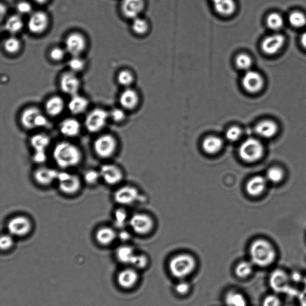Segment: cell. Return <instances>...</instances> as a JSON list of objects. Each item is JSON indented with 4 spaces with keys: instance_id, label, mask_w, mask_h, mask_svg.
I'll list each match as a JSON object with an SVG mask.
<instances>
[{
    "instance_id": "obj_13",
    "label": "cell",
    "mask_w": 306,
    "mask_h": 306,
    "mask_svg": "<svg viewBox=\"0 0 306 306\" xmlns=\"http://www.w3.org/2000/svg\"><path fill=\"white\" fill-rule=\"evenodd\" d=\"M269 285L277 293H283L290 290V278L288 274L282 270H275L271 273Z\"/></svg>"
},
{
    "instance_id": "obj_4",
    "label": "cell",
    "mask_w": 306,
    "mask_h": 306,
    "mask_svg": "<svg viewBox=\"0 0 306 306\" xmlns=\"http://www.w3.org/2000/svg\"><path fill=\"white\" fill-rule=\"evenodd\" d=\"M21 124L25 129L32 130L34 129L44 128L48 124V121L38 108L31 107L27 108L21 114Z\"/></svg>"
},
{
    "instance_id": "obj_29",
    "label": "cell",
    "mask_w": 306,
    "mask_h": 306,
    "mask_svg": "<svg viewBox=\"0 0 306 306\" xmlns=\"http://www.w3.org/2000/svg\"><path fill=\"white\" fill-rule=\"evenodd\" d=\"M88 105V100L85 97L77 94L72 96L68 104V108L71 113L77 115L84 113L87 110Z\"/></svg>"
},
{
    "instance_id": "obj_49",
    "label": "cell",
    "mask_w": 306,
    "mask_h": 306,
    "mask_svg": "<svg viewBox=\"0 0 306 306\" xmlns=\"http://www.w3.org/2000/svg\"><path fill=\"white\" fill-rule=\"evenodd\" d=\"M14 240L10 234H2L0 239V248L2 251H7L13 247Z\"/></svg>"
},
{
    "instance_id": "obj_20",
    "label": "cell",
    "mask_w": 306,
    "mask_h": 306,
    "mask_svg": "<svg viewBox=\"0 0 306 306\" xmlns=\"http://www.w3.org/2000/svg\"><path fill=\"white\" fill-rule=\"evenodd\" d=\"M117 281L120 287L129 290L137 284L139 281V274L135 268H125L120 271L117 277Z\"/></svg>"
},
{
    "instance_id": "obj_51",
    "label": "cell",
    "mask_w": 306,
    "mask_h": 306,
    "mask_svg": "<svg viewBox=\"0 0 306 306\" xmlns=\"http://www.w3.org/2000/svg\"><path fill=\"white\" fill-rule=\"evenodd\" d=\"M65 50L61 47H56L52 48L50 52V57L54 61H61L64 58Z\"/></svg>"
},
{
    "instance_id": "obj_57",
    "label": "cell",
    "mask_w": 306,
    "mask_h": 306,
    "mask_svg": "<svg viewBox=\"0 0 306 306\" xmlns=\"http://www.w3.org/2000/svg\"><path fill=\"white\" fill-rule=\"evenodd\" d=\"M300 42H301L303 47L306 49V32L303 33L300 39Z\"/></svg>"
},
{
    "instance_id": "obj_41",
    "label": "cell",
    "mask_w": 306,
    "mask_h": 306,
    "mask_svg": "<svg viewBox=\"0 0 306 306\" xmlns=\"http://www.w3.org/2000/svg\"><path fill=\"white\" fill-rule=\"evenodd\" d=\"M4 47L7 53L16 54L21 49V42L16 37H9L4 41Z\"/></svg>"
},
{
    "instance_id": "obj_12",
    "label": "cell",
    "mask_w": 306,
    "mask_h": 306,
    "mask_svg": "<svg viewBox=\"0 0 306 306\" xmlns=\"http://www.w3.org/2000/svg\"><path fill=\"white\" fill-rule=\"evenodd\" d=\"M99 173L103 181L110 185L119 184L124 178V174L121 168L114 164L103 165L100 168Z\"/></svg>"
},
{
    "instance_id": "obj_44",
    "label": "cell",
    "mask_w": 306,
    "mask_h": 306,
    "mask_svg": "<svg viewBox=\"0 0 306 306\" xmlns=\"http://www.w3.org/2000/svg\"><path fill=\"white\" fill-rule=\"evenodd\" d=\"M68 66L71 71L76 73L84 69L85 62L79 56H73V58L68 62Z\"/></svg>"
},
{
    "instance_id": "obj_5",
    "label": "cell",
    "mask_w": 306,
    "mask_h": 306,
    "mask_svg": "<svg viewBox=\"0 0 306 306\" xmlns=\"http://www.w3.org/2000/svg\"><path fill=\"white\" fill-rule=\"evenodd\" d=\"M264 148L258 140L250 138L246 140L240 147V157L245 162H254L262 158Z\"/></svg>"
},
{
    "instance_id": "obj_58",
    "label": "cell",
    "mask_w": 306,
    "mask_h": 306,
    "mask_svg": "<svg viewBox=\"0 0 306 306\" xmlns=\"http://www.w3.org/2000/svg\"><path fill=\"white\" fill-rule=\"evenodd\" d=\"M6 13V10H5V7L4 5L1 4V16H3L4 14Z\"/></svg>"
},
{
    "instance_id": "obj_2",
    "label": "cell",
    "mask_w": 306,
    "mask_h": 306,
    "mask_svg": "<svg viewBox=\"0 0 306 306\" xmlns=\"http://www.w3.org/2000/svg\"><path fill=\"white\" fill-rule=\"evenodd\" d=\"M251 262L259 267H265L272 264L276 259V252L269 242L259 239L250 248Z\"/></svg>"
},
{
    "instance_id": "obj_30",
    "label": "cell",
    "mask_w": 306,
    "mask_h": 306,
    "mask_svg": "<svg viewBox=\"0 0 306 306\" xmlns=\"http://www.w3.org/2000/svg\"><path fill=\"white\" fill-rule=\"evenodd\" d=\"M277 131V125L275 123L272 121H262L257 124L256 127V133L263 138H271V137L275 135Z\"/></svg>"
},
{
    "instance_id": "obj_39",
    "label": "cell",
    "mask_w": 306,
    "mask_h": 306,
    "mask_svg": "<svg viewBox=\"0 0 306 306\" xmlns=\"http://www.w3.org/2000/svg\"><path fill=\"white\" fill-rule=\"evenodd\" d=\"M289 22L293 27L301 28L306 25V16L300 11H293L289 16Z\"/></svg>"
},
{
    "instance_id": "obj_14",
    "label": "cell",
    "mask_w": 306,
    "mask_h": 306,
    "mask_svg": "<svg viewBox=\"0 0 306 306\" xmlns=\"http://www.w3.org/2000/svg\"><path fill=\"white\" fill-rule=\"evenodd\" d=\"M66 49L73 56H79L87 47L85 37L79 33L68 36L65 41Z\"/></svg>"
},
{
    "instance_id": "obj_37",
    "label": "cell",
    "mask_w": 306,
    "mask_h": 306,
    "mask_svg": "<svg viewBox=\"0 0 306 306\" xmlns=\"http://www.w3.org/2000/svg\"><path fill=\"white\" fill-rule=\"evenodd\" d=\"M234 64L239 70L247 72L251 70L253 64V59L247 53L238 54L234 59Z\"/></svg>"
},
{
    "instance_id": "obj_35",
    "label": "cell",
    "mask_w": 306,
    "mask_h": 306,
    "mask_svg": "<svg viewBox=\"0 0 306 306\" xmlns=\"http://www.w3.org/2000/svg\"><path fill=\"white\" fill-rule=\"evenodd\" d=\"M253 263L251 261H242L237 264L234 269L236 276L240 279H246L253 272Z\"/></svg>"
},
{
    "instance_id": "obj_27",
    "label": "cell",
    "mask_w": 306,
    "mask_h": 306,
    "mask_svg": "<svg viewBox=\"0 0 306 306\" xmlns=\"http://www.w3.org/2000/svg\"><path fill=\"white\" fill-rule=\"evenodd\" d=\"M266 186V181L262 176H255L251 179L247 184V192L250 195L257 196L264 191Z\"/></svg>"
},
{
    "instance_id": "obj_11",
    "label": "cell",
    "mask_w": 306,
    "mask_h": 306,
    "mask_svg": "<svg viewBox=\"0 0 306 306\" xmlns=\"http://www.w3.org/2000/svg\"><path fill=\"white\" fill-rule=\"evenodd\" d=\"M130 225L134 232L143 235L153 230L154 222L152 219L146 214H136L131 217Z\"/></svg>"
},
{
    "instance_id": "obj_31",
    "label": "cell",
    "mask_w": 306,
    "mask_h": 306,
    "mask_svg": "<svg viewBox=\"0 0 306 306\" xmlns=\"http://www.w3.org/2000/svg\"><path fill=\"white\" fill-rule=\"evenodd\" d=\"M134 249L129 245H122L117 249L116 256L119 262L131 265L136 256Z\"/></svg>"
},
{
    "instance_id": "obj_15",
    "label": "cell",
    "mask_w": 306,
    "mask_h": 306,
    "mask_svg": "<svg viewBox=\"0 0 306 306\" xmlns=\"http://www.w3.org/2000/svg\"><path fill=\"white\" fill-rule=\"evenodd\" d=\"M138 190L131 186H124L119 188L114 194V199L117 204L122 205H129L133 204L138 200Z\"/></svg>"
},
{
    "instance_id": "obj_47",
    "label": "cell",
    "mask_w": 306,
    "mask_h": 306,
    "mask_svg": "<svg viewBox=\"0 0 306 306\" xmlns=\"http://www.w3.org/2000/svg\"><path fill=\"white\" fill-rule=\"evenodd\" d=\"M241 129L237 127H232L228 129L225 133L226 138L230 142H236L242 135Z\"/></svg>"
},
{
    "instance_id": "obj_19",
    "label": "cell",
    "mask_w": 306,
    "mask_h": 306,
    "mask_svg": "<svg viewBox=\"0 0 306 306\" xmlns=\"http://www.w3.org/2000/svg\"><path fill=\"white\" fill-rule=\"evenodd\" d=\"M145 6L144 0H123L122 11L126 18L134 19L141 15Z\"/></svg>"
},
{
    "instance_id": "obj_9",
    "label": "cell",
    "mask_w": 306,
    "mask_h": 306,
    "mask_svg": "<svg viewBox=\"0 0 306 306\" xmlns=\"http://www.w3.org/2000/svg\"><path fill=\"white\" fill-rule=\"evenodd\" d=\"M31 220L27 217L19 216L13 217L8 221L7 228L11 235L17 237L27 236L32 230Z\"/></svg>"
},
{
    "instance_id": "obj_40",
    "label": "cell",
    "mask_w": 306,
    "mask_h": 306,
    "mask_svg": "<svg viewBox=\"0 0 306 306\" xmlns=\"http://www.w3.org/2000/svg\"><path fill=\"white\" fill-rule=\"evenodd\" d=\"M135 81V77L131 71L124 70L120 72L117 76V81L123 87H130Z\"/></svg>"
},
{
    "instance_id": "obj_53",
    "label": "cell",
    "mask_w": 306,
    "mask_h": 306,
    "mask_svg": "<svg viewBox=\"0 0 306 306\" xmlns=\"http://www.w3.org/2000/svg\"><path fill=\"white\" fill-rule=\"evenodd\" d=\"M16 8L18 12L20 14H22V15L30 13L33 9L32 5L27 1L19 2L17 5Z\"/></svg>"
},
{
    "instance_id": "obj_54",
    "label": "cell",
    "mask_w": 306,
    "mask_h": 306,
    "mask_svg": "<svg viewBox=\"0 0 306 306\" xmlns=\"http://www.w3.org/2000/svg\"><path fill=\"white\" fill-rule=\"evenodd\" d=\"M47 157L45 151H34L33 156V161L37 164H44L46 162Z\"/></svg>"
},
{
    "instance_id": "obj_16",
    "label": "cell",
    "mask_w": 306,
    "mask_h": 306,
    "mask_svg": "<svg viewBox=\"0 0 306 306\" xmlns=\"http://www.w3.org/2000/svg\"><path fill=\"white\" fill-rule=\"evenodd\" d=\"M285 42V37L282 34L268 36L262 42V50L266 55H275L284 46Z\"/></svg>"
},
{
    "instance_id": "obj_28",
    "label": "cell",
    "mask_w": 306,
    "mask_h": 306,
    "mask_svg": "<svg viewBox=\"0 0 306 306\" xmlns=\"http://www.w3.org/2000/svg\"><path fill=\"white\" fill-rule=\"evenodd\" d=\"M64 100L59 96L51 97L45 104V110L48 115L52 117L59 116L64 109Z\"/></svg>"
},
{
    "instance_id": "obj_3",
    "label": "cell",
    "mask_w": 306,
    "mask_h": 306,
    "mask_svg": "<svg viewBox=\"0 0 306 306\" xmlns=\"http://www.w3.org/2000/svg\"><path fill=\"white\" fill-rule=\"evenodd\" d=\"M197 267L195 258L189 254H179L169 262L168 268L171 275L180 280L184 279L192 274Z\"/></svg>"
},
{
    "instance_id": "obj_7",
    "label": "cell",
    "mask_w": 306,
    "mask_h": 306,
    "mask_svg": "<svg viewBox=\"0 0 306 306\" xmlns=\"http://www.w3.org/2000/svg\"><path fill=\"white\" fill-rule=\"evenodd\" d=\"M57 181L59 190L67 195H74L81 189L82 183L79 177L67 172H59Z\"/></svg>"
},
{
    "instance_id": "obj_34",
    "label": "cell",
    "mask_w": 306,
    "mask_h": 306,
    "mask_svg": "<svg viewBox=\"0 0 306 306\" xmlns=\"http://www.w3.org/2000/svg\"><path fill=\"white\" fill-rule=\"evenodd\" d=\"M24 27V22L21 17L18 15H14L8 18L5 22V28L8 33L16 34L22 30Z\"/></svg>"
},
{
    "instance_id": "obj_1",
    "label": "cell",
    "mask_w": 306,
    "mask_h": 306,
    "mask_svg": "<svg viewBox=\"0 0 306 306\" xmlns=\"http://www.w3.org/2000/svg\"><path fill=\"white\" fill-rule=\"evenodd\" d=\"M82 157L81 149L70 142H59L53 148L54 161L57 165L62 169L76 167L81 164Z\"/></svg>"
},
{
    "instance_id": "obj_8",
    "label": "cell",
    "mask_w": 306,
    "mask_h": 306,
    "mask_svg": "<svg viewBox=\"0 0 306 306\" xmlns=\"http://www.w3.org/2000/svg\"><path fill=\"white\" fill-rule=\"evenodd\" d=\"M109 114L102 108H97L91 111L86 118V128L90 133H96L105 127Z\"/></svg>"
},
{
    "instance_id": "obj_52",
    "label": "cell",
    "mask_w": 306,
    "mask_h": 306,
    "mask_svg": "<svg viewBox=\"0 0 306 306\" xmlns=\"http://www.w3.org/2000/svg\"><path fill=\"white\" fill-rule=\"evenodd\" d=\"M262 306H281V300L277 296L271 294L263 300Z\"/></svg>"
},
{
    "instance_id": "obj_33",
    "label": "cell",
    "mask_w": 306,
    "mask_h": 306,
    "mask_svg": "<svg viewBox=\"0 0 306 306\" xmlns=\"http://www.w3.org/2000/svg\"><path fill=\"white\" fill-rule=\"evenodd\" d=\"M224 303L226 306H247L245 297L235 290H230L225 294Z\"/></svg>"
},
{
    "instance_id": "obj_6",
    "label": "cell",
    "mask_w": 306,
    "mask_h": 306,
    "mask_svg": "<svg viewBox=\"0 0 306 306\" xmlns=\"http://www.w3.org/2000/svg\"><path fill=\"white\" fill-rule=\"evenodd\" d=\"M117 147V140L110 134L99 136L93 143L94 151L102 159H108L115 153Z\"/></svg>"
},
{
    "instance_id": "obj_48",
    "label": "cell",
    "mask_w": 306,
    "mask_h": 306,
    "mask_svg": "<svg viewBox=\"0 0 306 306\" xmlns=\"http://www.w3.org/2000/svg\"><path fill=\"white\" fill-rule=\"evenodd\" d=\"M283 176H284L283 172L281 170H280L279 168H271L267 172V179L269 180L270 181L274 183H277L281 181Z\"/></svg>"
},
{
    "instance_id": "obj_36",
    "label": "cell",
    "mask_w": 306,
    "mask_h": 306,
    "mask_svg": "<svg viewBox=\"0 0 306 306\" xmlns=\"http://www.w3.org/2000/svg\"><path fill=\"white\" fill-rule=\"evenodd\" d=\"M131 29H132L133 33L137 35L145 36L150 30L149 22L144 18H141L140 16L138 17V18L133 19Z\"/></svg>"
},
{
    "instance_id": "obj_26",
    "label": "cell",
    "mask_w": 306,
    "mask_h": 306,
    "mask_svg": "<svg viewBox=\"0 0 306 306\" xmlns=\"http://www.w3.org/2000/svg\"><path fill=\"white\" fill-rule=\"evenodd\" d=\"M222 147V140L218 136H208L202 142L203 150L206 153L212 154V155L219 153Z\"/></svg>"
},
{
    "instance_id": "obj_38",
    "label": "cell",
    "mask_w": 306,
    "mask_h": 306,
    "mask_svg": "<svg viewBox=\"0 0 306 306\" xmlns=\"http://www.w3.org/2000/svg\"><path fill=\"white\" fill-rule=\"evenodd\" d=\"M268 27L273 31L281 30L284 24L282 17L277 13H272L268 16L267 18Z\"/></svg>"
},
{
    "instance_id": "obj_45",
    "label": "cell",
    "mask_w": 306,
    "mask_h": 306,
    "mask_svg": "<svg viewBox=\"0 0 306 306\" xmlns=\"http://www.w3.org/2000/svg\"><path fill=\"white\" fill-rule=\"evenodd\" d=\"M101 178L99 171L94 170H88L84 174V180L88 185H94Z\"/></svg>"
},
{
    "instance_id": "obj_25",
    "label": "cell",
    "mask_w": 306,
    "mask_h": 306,
    "mask_svg": "<svg viewBox=\"0 0 306 306\" xmlns=\"http://www.w3.org/2000/svg\"><path fill=\"white\" fill-rule=\"evenodd\" d=\"M117 234L113 228L102 227L96 231L95 239L99 244L108 246L112 244L117 239Z\"/></svg>"
},
{
    "instance_id": "obj_10",
    "label": "cell",
    "mask_w": 306,
    "mask_h": 306,
    "mask_svg": "<svg viewBox=\"0 0 306 306\" xmlns=\"http://www.w3.org/2000/svg\"><path fill=\"white\" fill-rule=\"evenodd\" d=\"M242 85L247 92L255 94L262 89L264 86V80L261 74L251 70L245 72L243 76Z\"/></svg>"
},
{
    "instance_id": "obj_32",
    "label": "cell",
    "mask_w": 306,
    "mask_h": 306,
    "mask_svg": "<svg viewBox=\"0 0 306 306\" xmlns=\"http://www.w3.org/2000/svg\"><path fill=\"white\" fill-rule=\"evenodd\" d=\"M30 142L34 151H45L50 144V138L46 134L37 133L31 137Z\"/></svg>"
},
{
    "instance_id": "obj_23",
    "label": "cell",
    "mask_w": 306,
    "mask_h": 306,
    "mask_svg": "<svg viewBox=\"0 0 306 306\" xmlns=\"http://www.w3.org/2000/svg\"><path fill=\"white\" fill-rule=\"evenodd\" d=\"M214 10L218 15L224 18H230L234 15L237 9L234 0H212Z\"/></svg>"
},
{
    "instance_id": "obj_17",
    "label": "cell",
    "mask_w": 306,
    "mask_h": 306,
    "mask_svg": "<svg viewBox=\"0 0 306 306\" xmlns=\"http://www.w3.org/2000/svg\"><path fill=\"white\" fill-rule=\"evenodd\" d=\"M49 24L47 14L44 11H36L30 16L28 23V29L30 32L39 34L44 33Z\"/></svg>"
},
{
    "instance_id": "obj_56",
    "label": "cell",
    "mask_w": 306,
    "mask_h": 306,
    "mask_svg": "<svg viewBox=\"0 0 306 306\" xmlns=\"http://www.w3.org/2000/svg\"><path fill=\"white\" fill-rule=\"evenodd\" d=\"M299 302L300 306H306V289L299 294Z\"/></svg>"
},
{
    "instance_id": "obj_24",
    "label": "cell",
    "mask_w": 306,
    "mask_h": 306,
    "mask_svg": "<svg viewBox=\"0 0 306 306\" xmlns=\"http://www.w3.org/2000/svg\"><path fill=\"white\" fill-rule=\"evenodd\" d=\"M59 130L63 135L69 138H74L78 136L81 133V125L77 120L68 118L61 123Z\"/></svg>"
},
{
    "instance_id": "obj_18",
    "label": "cell",
    "mask_w": 306,
    "mask_h": 306,
    "mask_svg": "<svg viewBox=\"0 0 306 306\" xmlns=\"http://www.w3.org/2000/svg\"><path fill=\"white\" fill-rule=\"evenodd\" d=\"M60 86L65 93L74 96L77 95L81 87V81L75 73L70 71L63 74L60 80Z\"/></svg>"
},
{
    "instance_id": "obj_55",
    "label": "cell",
    "mask_w": 306,
    "mask_h": 306,
    "mask_svg": "<svg viewBox=\"0 0 306 306\" xmlns=\"http://www.w3.org/2000/svg\"><path fill=\"white\" fill-rule=\"evenodd\" d=\"M117 237L121 240L122 241L126 242L128 241L131 238V234L128 231L125 230L121 231L119 234H117Z\"/></svg>"
},
{
    "instance_id": "obj_46",
    "label": "cell",
    "mask_w": 306,
    "mask_h": 306,
    "mask_svg": "<svg viewBox=\"0 0 306 306\" xmlns=\"http://www.w3.org/2000/svg\"><path fill=\"white\" fill-rule=\"evenodd\" d=\"M191 286L187 281L181 280L175 285L174 290L176 294L180 296H185L190 293Z\"/></svg>"
},
{
    "instance_id": "obj_50",
    "label": "cell",
    "mask_w": 306,
    "mask_h": 306,
    "mask_svg": "<svg viewBox=\"0 0 306 306\" xmlns=\"http://www.w3.org/2000/svg\"><path fill=\"white\" fill-rule=\"evenodd\" d=\"M110 116L111 119L116 123H121L124 122L126 119V117H127L124 110L121 109V108H114V109L111 111Z\"/></svg>"
},
{
    "instance_id": "obj_21",
    "label": "cell",
    "mask_w": 306,
    "mask_h": 306,
    "mask_svg": "<svg viewBox=\"0 0 306 306\" xmlns=\"http://www.w3.org/2000/svg\"><path fill=\"white\" fill-rule=\"evenodd\" d=\"M59 172L47 167L37 168L34 173V178L37 184L43 186L50 185L57 181Z\"/></svg>"
},
{
    "instance_id": "obj_42",
    "label": "cell",
    "mask_w": 306,
    "mask_h": 306,
    "mask_svg": "<svg viewBox=\"0 0 306 306\" xmlns=\"http://www.w3.org/2000/svg\"><path fill=\"white\" fill-rule=\"evenodd\" d=\"M127 219L128 214L124 209L119 208L114 212V223L116 227L123 228L127 222Z\"/></svg>"
},
{
    "instance_id": "obj_59",
    "label": "cell",
    "mask_w": 306,
    "mask_h": 306,
    "mask_svg": "<svg viewBox=\"0 0 306 306\" xmlns=\"http://www.w3.org/2000/svg\"><path fill=\"white\" fill-rule=\"evenodd\" d=\"M34 1H35L37 3H39V4H44L45 3V2H46L48 0H34Z\"/></svg>"
},
{
    "instance_id": "obj_43",
    "label": "cell",
    "mask_w": 306,
    "mask_h": 306,
    "mask_svg": "<svg viewBox=\"0 0 306 306\" xmlns=\"http://www.w3.org/2000/svg\"><path fill=\"white\" fill-rule=\"evenodd\" d=\"M148 258L144 254H136L131 265L135 269H144L148 264Z\"/></svg>"
},
{
    "instance_id": "obj_22",
    "label": "cell",
    "mask_w": 306,
    "mask_h": 306,
    "mask_svg": "<svg viewBox=\"0 0 306 306\" xmlns=\"http://www.w3.org/2000/svg\"><path fill=\"white\" fill-rule=\"evenodd\" d=\"M123 108L127 110H133L138 107L140 98L138 91L128 87L121 93L119 99Z\"/></svg>"
}]
</instances>
